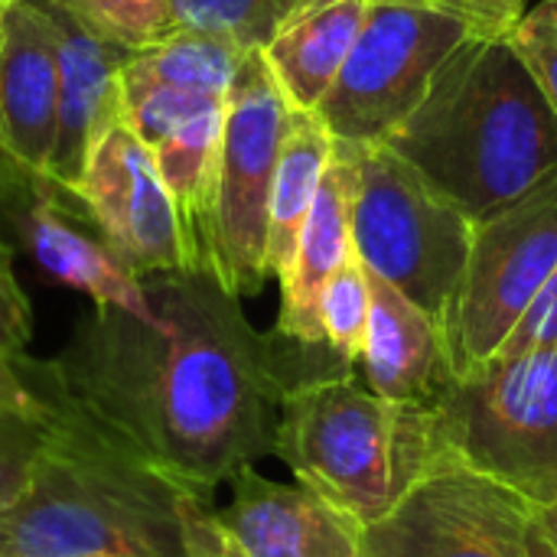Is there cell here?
Returning a JSON list of instances; mask_svg holds the SVG:
<instances>
[{
	"label": "cell",
	"instance_id": "cell-29",
	"mask_svg": "<svg viewBox=\"0 0 557 557\" xmlns=\"http://www.w3.org/2000/svg\"><path fill=\"white\" fill-rule=\"evenodd\" d=\"M180 516H183L186 557H248L225 532V525L219 522L212 503H202V499L183 493Z\"/></svg>",
	"mask_w": 557,
	"mask_h": 557
},
{
	"label": "cell",
	"instance_id": "cell-16",
	"mask_svg": "<svg viewBox=\"0 0 557 557\" xmlns=\"http://www.w3.org/2000/svg\"><path fill=\"white\" fill-rule=\"evenodd\" d=\"M372 307L359 356L362 382L392 401L434 408L457 382L444 330L418 304L369 274Z\"/></svg>",
	"mask_w": 557,
	"mask_h": 557
},
{
	"label": "cell",
	"instance_id": "cell-7",
	"mask_svg": "<svg viewBox=\"0 0 557 557\" xmlns=\"http://www.w3.org/2000/svg\"><path fill=\"white\" fill-rule=\"evenodd\" d=\"M473 23L428 0H369L359 39L317 114L339 144H385L428 98Z\"/></svg>",
	"mask_w": 557,
	"mask_h": 557
},
{
	"label": "cell",
	"instance_id": "cell-23",
	"mask_svg": "<svg viewBox=\"0 0 557 557\" xmlns=\"http://www.w3.org/2000/svg\"><path fill=\"white\" fill-rule=\"evenodd\" d=\"M300 3L304 0H180L176 20L180 29L219 36L251 52L264 49Z\"/></svg>",
	"mask_w": 557,
	"mask_h": 557
},
{
	"label": "cell",
	"instance_id": "cell-26",
	"mask_svg": "<svg viewBox=\"0 0 557 557\" xmlns=\"http://www.w3.org/2000/svg\"><path fill=\"white\" fill-rule=\"evenodd\" d=\"M509 42L557 114V0H542L539 7L525 10L522 20L509 29Z\"/></svg>",
	"mask_w": 557,
	"mask_h": 557
},
{
	"label": "cell",
	"instance_id": "cell-5",
	"mask_svg": "<svg viewBox=\"0 0 557 557\" xmlns=\"http://www.w3.org/2000/svg\"><path fill=\"white\" fill-rule=\"evenodd\" d=\"M343 147L352 157L356 258L444 330L447 307L467 268L473 222L441 199L388 144Z\"/></svg>",
	"mask_w": 557,
	"mask_h": 557
},
{
	"label": "cell",
	"instance_id": "cell-18",
	"mask_svg": "<svg viewBox=\"0 0 557 557\" xmlns=\"http://www.w3.org/2000/svg\"><path fill=\"white\" fill-rule=\"evenodd\" d=\"M369 0H304L261 49L290 108L317 111L343 72Z\"/></svg>",
	"mask_w": 557,
	"mask_h": 557
},
{
	"label": "cell",
	"instance_id": "cell-32",
	"mask_svg": "<svg viewBox=\"0 0 557 557\" xmlns=\"http://www.w3.org/2000/svg\"><path fill=\"white\" fill-rule=\"evenodd\" d=\"M535 516H539V525L548 532V539L557 545V499L548 506H535Z\"/></svg>",
	"mask_w": 557,
	"mask_h": 557
},
{
	"label": "cell",
	"instance_id": "cell-3",
	"mask_svg": "<svg viewBox=\"0 0 557 557\" xmlns=\"http://www.w3.org/2000/svg\"><path fill=\"white\" fill-rule=\"evenodd\" d=\"M473 225L557 173V114L509 36L473 33L385 140Z\"/></svg>",
	"mask_w": 557,
	"mask_h": 557
},
{
	"label": "cell",
	"instance_id": "cell-17",
	"mask_svg": "<svg viewBox=\"0 0 557 557\" xmlns=\"http://www.w3.org/2000/svg\"><path fill=\"white\" fill-rule=\"evenodd\" d=\"M352 255V157L343 144L333 140V160L323 173L300 245L287 271L277 277L281 313L274 333L304 346H326L320 326V300L330 277Z\"/></svg>",
	"mask_w": 557,
	"mask_h": 557
},
{
	"label": "cell",
	"instance_id": "cell-11",
	"mask_svg": "<svg viewBox=\"0 0 557 557\" xmlns=\"http://www.w3.org/2000/svg\"><path fill=\"white\" fill-rule=\"evenodd\" d=\"M72 196L137 277L199 271L153 150L124 121L101 134Z\"/></svg>",
	"mask_w": 557,
	"mask_h": 557
},
{
	"label": "cell",
	"instance_id": "cell-9",
	"mask_svg": "<svg viewBox=\"0 0 557 557\" xmlns=\"http://www.w3.org/2000/svg\"><path fill=\"white\" fill-rule=\"evenodd\" d=\"M557 268V173L473 225L463 277L444 317L457 379L486 366Z\"/></svg>",
	"mask_w": 557,
	"mask_h": 557
},
{
	"label": "cell",
	"instance_id": "cell-28",
	"mask_svg": "<svg viewBox=\"0 0 557 557\" xmlns=\"http://www.w3.org/2000/svg\"><path fill=\"white\" fill-rule=\"evenodd\" d=\"M557 343V268L548 274V281L542 284V290L535 294V300L529 304V310L522 313V320L516 323V330L509 333V339L499 346V356H522L532 349H545Z\"/></svg>",
	"mask_w": 557,
	"mask_h": 557
},
{
	"label": "cell",
	"instance_id": "cell-14",
	"mask_svg": "<svg viewBox=\"0 0 557 557\" xmlns=\"http://www.w3.org/2000/svg\"><path fill=\"white\" fill-rule=\"evenodd\" d=\"M232 499L215 509L248 557H362V529L300 483H277L242 470Z\"/></svg>",
	"mask_w": 557,
	"mask_h": 557
},
{
	"label": "cell",
	"instance_id": "cell-31",
	"mask_svg": "<svg viewBox=\"0 0 557 557\" xmlns=\"http://www.w3.org/2000/svg\"><path fill=\"white\" fill-rule=\"evenodd\" d=\"M529 542H532V557H557V545L548 539V532L539 525V516H535V525H532Z\"/></svg>",
	"mask_w": 557,
	"mask_h": 557
},
{
	"label": "cell",
	"instance_id": "cell-24",
	"mask_svg": "<svg viewBox=\"0 0 557 557\" xmlns=\"http://www.w3.org/2000/svg\"><path fill=\"white\" fill-rule=\"evenodd\" d=\"M369 307H372V287H369V271L362 261L352 255L326 284L323 300H320V326H323V343L326 349L343 359L349 369L359 366L362 346H366V330H369Z\"/></svg>",
	"mask_w": 557,
	"mask_h": 557
},
{
	"label": "cell",
	"instance_id": "cell-19",
	"mask_svg": "<svg viewBox=\"0 0 557 557\" xmlns=\"http://www.w3.org/2000/svg\"><path fill=\"white\" fill-rule=\"evenodd\" d=\"M333 160V137L317 111L290 108L281 157L268 199V274L281 277L300 245L323 173Z\"/></svg>",
	"mask_w": 557,
	"mask_h": 557
},
{
	"label": "cell",
	"instance_id": "cell-13",
	"mask_svg": "<svg viewBox=\"0 0 557 557\" xmlns=\"http://www.w3.org/2000/svg\"><path fill=\"white\" fill-rule=\"evenodd\" d=\"M59 121V36L42 0H13L0 13V124L10 160L49 180ZM52 183V180H49Z\"/></svg>",
	"mask_w": 557,
	"mask_h": 557
},
{
	"label": "cell",
	"instance_id": "cell-22",
	"mask_svg": "<svg viewBox=\"0 0 557 557\" xmlns=\"http://www.w3.org/2000/svg\"><path fill=\"white\" fill-rule=\"evenodd\" d=\"M69 16H75L95 36L127 49L144 52L180 29V0H52Z\"/></svg>",
	"mask_w": 557,
	"mask_h": 557
},
{
	"label": "cell",
	"instance_id": "cell-8",
	"mask_svg": "<svg viewBox=\"0 0 557 557\" xmlns=\"http://www.w3.org/2000/svg\"><path fill=\"white\" fill-rule=\"evenodd\" d=\"M284 98L261 49L245 52L225 101L206 271L235 297L268 284V199L287 131Z\"/></svg>",
	"mask_w": 557,
	"mask_h": 557
},
{
	"label": "cell",
	"instance_id": "cell-30",
	"mask_svg": "<svg viewBox=\"0 0 557 557\" xmlns=\"http://www.w3.org/2000/svg\"><path fill=\"white\" fill-rule=\"evenodd\" d=\"M457 7L483 36H509L525 13V0H457Z\"/></svg>",
	"mask_w": 557,
	"mask_h": 557
},
{
	"label": "cell",
	"instance_id": "cell-2",
	"mask_svg": "<svg viewBox=\"0 0 557 557\" xmlns=\"http://www.w3.org/2000/svg\"><path fill=\"white\" fill-rule=\"evenodd\" d=\"M46 434L0 516V557H186L183 493L108 441L59 388L49 359L20 356Z\"/></svg>",
	"mask_w": 557,
	"mask_h": 557
},
{
	"label": "cell",
	"instance_id": "cell-21",
	"mask_svg": "<svg viewBox=\"0 0 557 557\" xmlns=\"http://www.w3.org/2000/svg\"><path fill=\"white\" fill-rule=\"evenodd\" d=\"M242 59H245V49H238L228 39L176 29L170 39L144 52H134L131 65L163 85H173L193 95L228 98Z\"/></svg>",
	"mask_w": 557,
	"mask_h": 557
},
{
	"label": "cell",
	"instance_id": "cell-36",
	"mask_svg": "<svg viewBox=\"0 0 557 557\" xmlns=\"http://www.w3.org/2000/svg\"><path fill=\"white\" fill-rule=\"evenodd\" d=\"M10 3H13V0H0V7H10Z\"/></svg>",
	"mask_w": 557,
	"mask_h": 557
},
{
	"label": "cell",
	"instance_id": "cell-1",
	"mask_svg": "<svg viewBox=\"0 0 557 557\" xmlns=\"http://www.w3.org/2000/svg\"><path fill=\"white\" fill-rule=\"evenodd\" d=\"M153 317L95 307L49 359L65 398L121 450L212 503L219 486L274 457L284 395L352 372L326 346L258 333L209 271L147 274Z\"/></svg>",
	"mask_w": 557,
	"mask_h": 557
},
{
	"label": "cell",
	"instance_id": "cell-6",
	"mask_svg": "<svg viewBox=\"0 0 557 557\" xmlns=\"http://www.w3.org/2000/svg\"><path fill=\"white\" fill-rule=\"evenodd\" d=\"M447 454L525 496L557 499V343L460 375L434 405Z\"/></svg>",
	"mask_w": 557,
	"mask_h": 557
},
{
	"label": "cell",
	"instance_id": "cell-15",
	"mask_svg": "<svg viewBox=\"0 0 557 557\" xmlns=\"http://www.w3.org/2000/svg\"><path fill=\"white\" fill-rule=\"evenodd\" d=\"M42 3L49 7L59 36V121L49 180L72 193L101 134L124 121L121 72L134 52L95 36L59 3Z\"/></svg>",
	"mask_w": 557,
	"mask_h": 557
},
{
	"label": "cell",
	"instance_id": "cell-4",
	"mask_svg": "<svg viewBox=\"0 0 557 557\" xmlns=\"http://www.w3.org/2000/svg\"><path fill=\"white\" fill-rule=\"evenodd\" d=\"M274 457L362 532L454 460L434 408L382 398L352 372L307 379L284 395Z\"/></svg>",
	"mask_w": 557,
	"mask_h": 557
},
{
	"label": "cell",
	"instance_id": "cell-33",
	"mask_svg": "<svg viewBox=\"0 0 557 557\" xmlns=\"http://www.w3.org/2000/svg\"><path fill=\"white\" fill-rule=\"evenodd\" d=\"M0 13H3V7H0ZM0 173L7 176V180H16V176H23V170L10 160V150H7V137H3V124H0Z\"/></svg>",
	"mask_w": 557,
	"mask_h": 557
},
{
	"label": "cell",
	"instance_id": "cell-34",
	"mask_svg": "<svg viewBox=\"0 0 557 557\" xmlns=\"http://www.w3.org/2000/svg\"><path fill=\"white\" fill-rule=\"evenodd\" d=\"M16 183H20V176H16V180H7V176L0 173V225H3L7 215H10V199H13Z\"/></svg>",
	"mask_w": 557,
	"mask_h": 557
},
{
	"label": "cell",
	"instance_id": "cell-35",
	"mask_svg": "<svg viewBox=\"0 0 557 557\" xmlns=\"http://www.w3.org/2000/svg\"><path fill=\"white\" fill-rule=\"evenodd\" d=\"M428 3H441V7H450V10H460L457 0H428Z\"/></svg>",
	"mask_w": 557,
	"mask_h": 557
},
{
	"label": "cell",
	"instance_id": "cell-25",
	"mask_svg": "<svg viewBox=\"0 0 557 557\" xmlns=\"http://www.w3.org/2000/svg\"><path fill=\"white\" fill-rule=\"evenodd\" d=\"M42 434H46V421H42L39 395H36L33 408H26V411H3L0 414V516L23 493L29 467L36 460L39 444H42Z\"/></svg>",
	"mask_w": 557,
	"mask_h": 557
},
{
	"label": "cell",
	"instance_id": "cell-20",
	"mask_svg": "<svg viewBox=\"0 0 557 557\" xmlns=\"http://www.w3.org/2000/svg\"><path fill=\"white\" fill-rule=\"evenodd\" d=\"M225 104L199 111L183 127H176L163 144L153 147V163L176 206L180 225L186 232L196 268L206 271V245L215 202V173L222 150Z\"/></svg>",
	"mask_w": 557,
	"mask_h": 557
},
{
	"label": "cell",
	"instance_id": "cell-12",
	"mask_svg": "<svg viewBox=\"0 0 557 557\" xmlns=\"http://www.w3.org/2000/svg\"><path fill=\"white\" fill-rule=\"evenodd\" d=\"M7 219H13L26 251L52 281L85 294L95 307H121L134 317H153L144 281L111 251L72 193L29 176L16 189Z\"/></svg>",
	"mask_w": 557,
	"mask_h": 557
},
{
	"label": "cell",
	"instance_id": "cell-27",
	"mask_svg": "<svg viewBox=\"0 0 557 557\" xmlns=\"http://www.w3.org/2000/svg\"><path fill=\"white\" fill-rule=\"evenodd\" d=\"M33 339V307L13 271V251L0 238V352L23 356Z\"/></svg>",
	"mask_w": 557,
	"mask_h": 557
},
{
	"label": "cell",
	"instance_id": "cell-10",
	"mask_svg": "<svg viewBox=\"0 0 557 557\" xmlns=\"http://www.w3.org/2000/svg\"><path fill=\"white\" fill-rule=\"evenodd\" d=\"M535 506L457 460L362 532V557H532Z\"/></svg>",
	"mask_w": 557,
	"mask_h": 557
}]
</instances>
